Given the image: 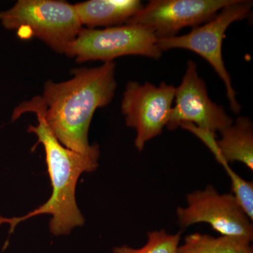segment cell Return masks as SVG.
I'll return each instance as SVG.
<instances>
[{
    "label": "cell",
    "mask_w": 253,
    "mask_h": 253,
    "mask_svg": "<svg viewBox=\"0 0 253 253\" xmlns=\"http://www.w3.org/2000/svg\"><path fill=\"white\" fill-rule=\"evenodd\" d=\"M116 63L73 70L66 81L46 82L42 94L25 101L13 111L12 121L23 114L40 115L63 146L81 154H100L97 144L88 140L95 111L105 107L116 94Z\"/></svg>",
    "instance_id": "cell-1"
},
{
    "label": "cell",
    "mask_w": 253,
    "mask_h": 253,
    "mask_svg": "<svg viewBox=\"0 0 253 253\" xmlns=\"http://www.w3.org/2000/svg\"><path fill=\"white\" fill-rule=\"evenodd\" d=\"M64 54L78 63H105L129 55L159 59L162 51L158 47L157 37L151 29L139 25L124 24L104 29L83 28Z\"/></svg>",
    "instance_id": "cell-5"
},
{
    "label": "cell",
    "mask_w": 253,
    "mask_h": 253,
    "mask_svg": "<svg viewBox=\"0 0 253 253\" xmlns=\"http://www.w3.org/2000/svg\"><path fill=\"white\" fill-rule=\"evenodd\" d=\"M174 101L167 125L169 130L187 123L216 133L234 123L222 106L210 99L206 83L199 76L197 65L192 60L188 61L181 84L176 87Z\"/></svg>",
    "instance_id": "cell-9"
},
{
    "label": "cell",
    "mask_w": 253,
    "mask_h": 253,
    "mask_svg": "<svg viewBox=\"0 0 253 253\" xmlns=\"http://www.w3.org/2000/svg\"><path fill=\"white\" fill-rule=\"evenodd\" d=\"M181 232L169 234L166 229L150 231L146 244L139 249L124 246L115 247L113 253H177Z\"/></svg>",
    "instance_id": "cell-13"
},
{
    "label": "cell",
    "mask_w": 253,
    "mask_h": 253,
    "mask_svg": "<svg viewBox=\"0 0 253 253\" xmlns=\"http://www.w3.org/2000/svg\"><path fill=\"white\" fill-rule=\"evenodd\" d=\"M217 141L220 163L240 162L253 170V126L249 118L239 116L231 126L219 131Z\"/></svg>",
    "instance_id": "cell-11"
},
{
    "label": "cell",
    "mask_w": 253,
    "mask_h": 253,
    "mask_svg": "<svg viewBox=\"0 0 253 253\" xmlns=\"http://www.w3.org/2000/svg\"><path fill=\"white\" fill-rule=\"evenodd\" d=\"M0 22L6 29L16 30L21 39L36 37L59 54L83 28L75 5L59 0H19L0 12Z\"/></svg>",
    "instance_id": "cell-3"
},
{
    "label": "cell",
    "mask_w": 253,
    "mask_h": 253,
    "mask_svg": "<svg viewBox=\"0 0 253 253\" xmlns=\"http://www.w3.org/2000/svg\"><path fill=\"white\" fill-rule=\"evenodd\" d=\"M252 241L239 236L194 233L184 238L177 253H253Z\"/></svg>",
    "instance_id": "cell-12"
},
{
    "label": "cell",
    "mask_w": 253,
    "mask_h": 253,
    "mask_svg": "<svg viewBox=\"0 0 253 253\" xmlns=\"http://www.w3.org/2000/svg\"><path fill=\"white\" fill-rule=\"evenodd\" d=\"M226 170V174L230 178L232 194L242 208L246 215L251 221L253 219V183L246 180L237 173L234 172L229 163L221 164Z\"/></svg>",
    "instance_id": "cell-14"
},
{
    "label": "cell",
    "mask_w": 253,
    "mask_h": 253,
    "mask_svg": "<svg viewBox=\"0 0 253 253\" xmlns=\"http://www.w3.org/2000/svg\"><path fill=\"white\" fill-rule=\"evenodd\" d=\"M176 87L162 83L156 86L129 81L123 93L121 111L126 126L136 131L134 146L139 151L163 132L172 112Z\"/></svg>",
    "instance_id": "cell-6"
},
{
    "label": "cell",
    "mask_w": 253,
    "mask_h": 253,
    "mask_svg": "<svg viewBox=\"0 0 253 253\" xmlns=\"http://www.w3.org/2000/svg\"><path fill=\"white\" fill-rule=\"evenodd\" d=\"M176 214L182 229L206 223L220 235L239 236L253 241V221L234 195L220 194L211 184L187 194L185 207H178Z\"/></svg>",
    "instance_id": "cell-7"
},
{
    "label": "cell",
    "mask_w": 253,
    "mask_h": 253,
    "mask_svg": "<svg viewBox=\"0 0 253 253\" xmlns=\"http://www.w3.org/2000/svg\"><path fill=\"white\" fill-rule=\"evenodd\" d=\"M252 6L253 1L234 0L215 17L193 28L188 34L158 39V46L162 52L172 49H187L206 60L224 83L231 111L236 114L241 112V105L223 60L222 41L227 28L233 23L249 17Z\"/></svg>",
    "instance_id": "cell-4"
},
{
    "label": "cell",
    "mask_w": 253,
    "mask_h": 253,
    "mask_svg": "<svg viewBox=\"0 0 253 253\" xmlns=\"http://www.w3.org/2000/svg\"><path fill=\"white\" fill-rule=\"evenodd\" d=\"M234 0H151L126 24L139 25L158 39L176 36L183 28L211 21Z\"/></svg>",
    "instance_id": "cell-8"
},
{
    "label": "cell",
    "mask_w": 253,
    "mask_h": 253,
    "mask_svg": "<svg viewBox=\"0 0 253 253\" xmlns=\"http://www.w3.org/2000/svg\"><path fill=\"white\" fill-rule=\"evenodd\" d=\"M74 5L82 26L89 29L126 24L143 6L139 0H89Z\"/></svg>",
    "instance_id": "cell-10"
},
{
    "label": "cell",
    "mask_w": 253,
    "mask_h": 253,
    "mask_svg": "<svg viewBox=\"0 0 253 253\" xmlns=\"http://www.w3.org/2000/svg\"><path fill=\"white\" fill-rule=\"evenodd\" d=\"M38 126H31L28 131L38 137L34 148L41 144L45 151L52 194L41 207L21 217H0V224H10V233L21 221L39 214L52 216L50 231L55 236L67 235L76 226L83 225L84 219L78 209L76 189L78 179L83 172H91L99 166V154L87 155L76 152L63 146L55 137L44 119L36 115Z\"/></svg>",
    "instance_id": "cell-2"
}]
</instances>
